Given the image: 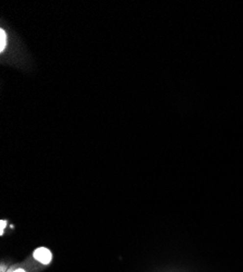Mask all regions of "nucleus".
<instances>
[{"label":"nucleus","instance_id":"20e7f679","mask_svg":"<svg viewBox=\"0 0 243 272\" xmlns=\"http://www.w3.org/2000/svg\"><path fill=\"white\" fill-rule=\"evenodd\" d=\"M12 272H25V271H24V270H22V269H17V270L12 271Z\"/></svg>","mask_w":243,"mask_h":272},{"label":"nucleus","instance_id":"7ed1b4c3","mask_svg":"<svg viewBox=\"0 0 243 272\" xmlns=\"http://www.w3.org/2000/svg\"><path fill=\"white\" fill-rule=\"evenodd\" d=\"M6 225H7V221H4V220H2L1 221V225H0V230H1V234L3 233V230H4V227H6Z\"/></svg>","mask_w":243,"mask_h":272},{"label":"nucleus","instance_id":"f257e3e1","mask_svg":"<svg viewBox=\"0 0 243 272\" xmlns=\"http://www.w3.org/2000/svg\"><path fill=\"white\" fill-rule=\"evenodd\" d=\"M34 258L37 261H40L43 265H48L52 259V255L49 249H45V247H38L37 249L34 251Z\"/></svg>","mask_w":243,"mask_h":272},{"label":"nucleus","instance_id":"f03ea898","mask_svg":"<svg viewBox=\"0 0 243 272\" xmlns=\"http://www.w3.org/2000/svg\"><path fill=\"white\" fill-rule=\"evenodd\" d=\"M7 45V35L3 30L0 31V50L3 51Z\"/></svg>","mask_w":243,"mask_h":272}]
</instances>
